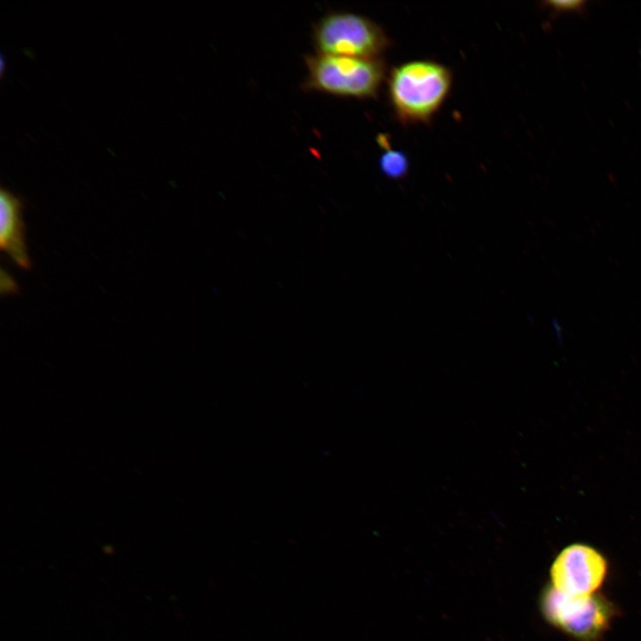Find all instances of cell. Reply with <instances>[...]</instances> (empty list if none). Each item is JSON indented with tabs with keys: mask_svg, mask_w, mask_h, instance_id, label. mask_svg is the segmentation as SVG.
Masks as SVG:
<instances>
[{
	"mask_svg": "<svg viewBox=\"0 0 641 641\" xmlns=\"http://www.w3.org/2000/svg\"><path fill=\"white\" fill-rule=\"evenodd\" d=\"M22 201L4 188L0 191V247L20 268L30 269L25 239Z\"/></svg>",
	"mask_w": 641,
	"mask_h": 641,
	"instance_id": "cell-6",
	"label": "cell"
},
{
	"mask_svg": "<svg viewBox=\"0 0 641 641\" xmlns=\"http://www.w3.org/2000/svg\"><path fill=\"white\" fill-rule=\"evenodd\" d=\"M305 91L335 96L373 98L385 77V65L378 59L338 55H306Z\"/></svg>",
	"mask_w": 641,
	"mask_h": 641,
	"instance_id": "cell-2",
	"label": "cell"
},
{
	"mask_svg": "<svg viewBox=\"0 0 641 641\" xmlns=\"http://www.w3.org/2000/svg\"><path fill=\"white\" fill-rule=\"evenodd\" d=\"M541 611L549 623L581 641L604 634L613 619V606L598 595L568 596L551 586L541 596Z\"/></svg>",
	"mask_w": 641,
	"mask_h": 641,
	"instance_id": "cell-4",
	"label": "cell"
},
{
	"mask_svg": "<svg viewBox=\"0 0 641 641\" xmlns=\"http://www.w3.org/2000/svg\"><path fill=\"white\" fill-rule=\"evenodd\" d=\"M318 54L378 59L390 42L384 30L369 19L351 12H334L313 28Z\"/></svg>",
	"mask_w": 641,
	"mask_h": 641,
	"instance_id": "cell-3",
	"label": "cell"
},
{
	"mask_svg": "<svg viewBox=\"0 0 641 641\" xmlns=\"http://www.w3.org/2000/svg\"><path fill=\"white\" fill-rule=\"evenodd\" d=\"M379 159V167L384 174L392 179H399L408 172L409 161L407 156L401 150L385 148Z\"/></svg>",
	"mask_w": 641,
	"mask_h": 641,
	"instance_id": "cell-7",
	"label": "cell"
},
{
	"mask_svg": "<svg viewBox=\"0 0 641 641\" xmlns=\"http://www.w3.org/2000/svg\"><path fill=\"white\" fill-rule=\"evenodd\" d=\"M548 7L555 12L579 11L583 8L582 1H550L545 3Z\"/></svg>",
	"mask_w": 641,
	"mask_h": 641,
	"instance_id": "cell-8",
	"label": "cell"
},
{
	"mask_svg": "<svg viewBox=\"0 0 641 641\" xmlns=\"http://www.w3.org/2000/svg\"><path fill=\"white\" fill-rule=\"evenodd\" d=\"M452 84L450 70L431 61H412L393 69L388 94L399 120L426 122L438 111Z\"/></svg>",
	"mask_w": 641,
	"mask_h": 641,
	"instance_id": "cell-1",
	"label": "cell"
},
{
	"mask_svg": "<svg viewBox=\"0 0 641 641\" xmlns=\"http://www.w3.org/2000/svg\"><path fill=\"white\" fill-rule=\"evenodd\" d=\"M17 291L15 281L4 270L1 271V292L10 294Z\"/></svg>",
	"mask_w": 641,
	"mask_h": 641,
	"instance_id": "cell-9",
	"label": "cell"
},
{
	"mask_svg": "<svg viewBox=\"0 0 641 641\" xmlns=\"http://www.w3.org/2000/svg\"><path fill=\"white\" fill-rule=\"evenodd\" d=\"M607 571L606 559L597 549L574 543L564 548L553 562L551 587L568 596H593L604 584Z\"/></svg>",
	"mask_w": 641,
	"mask_h": 641,
	"instance_id": "cell-5",
	"label": "cell"
}]
</instances>
